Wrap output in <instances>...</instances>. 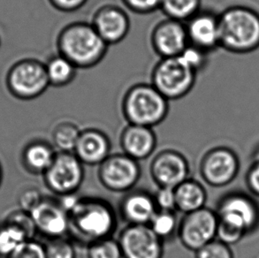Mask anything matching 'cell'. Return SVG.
Here are the masks:
<instances>
[{
    "label": "cell",
    "mask_w": 259,
    "mask_h": 258,
    "mask_svg": "<svg viewBox=\"0 0 259 258\" xmlns=\"http://www.w3.org/2000/svg\"><path fill=\"white\" fill-rule=\"evenodd\" d=\"M218 217L217 240L231 246L238 243L259 227V203L243 192L228 193L215 209Z\"/></svg>",
    "instance_id": "cell-1"
},
{
    "label": "cell",
    "mask_w": 259,
    "mask_h": 258,
    "mask_svg": "<svg viewBox=\"0 0 259 258\" xmlns=\"http://www.w3.org/2000/svg\"><path fill=\"white\" fill-rule=\"evenodd\" d=\"M58 53L70 60L78 69L92 68L101 62L109 46L91 22L74 21L60 29L56 39Z\"/></svg>",
    "instance_id": "cell-2"
},
{
    "label": "cell",
    "mask_w": 259,
    "mask_h": 258,
    "mask_svg": "<svg viewBox=\"0 0 259 258\" xmlns=\"http://www.w3.org/2000/svg\"><path fill=\"white\" fill-rule=\"evenodd\" d=\"M220 47L235 54L259 49V13L248 6L234 5L219 14Z\"/></svg>",
    "instance_id": "cell-3"
},
{
    "label": "cell",
    "mask_w": 259,
    "mask_h": 258,
    "mask_svg": "<svg viewBox=\"0 0 259 258\" xmlns=\"http://www.w3.org/2000/svg\"><path fill=\"white\" fill-rule=\"evenodd\" d=\"M68 217L69 232L87 246L94 241L112 237L117 227L115 211L112 205L98 197H80Z\"/></svg>",
    "instance_id": "cell-4"
},
{
    "label": "cell",
    "mask_w": 259,
    "mask_h": 258,
    "mask_svg": "<svg viewBox=\"0 0 259 258\" xmlns=\"http://www.w3.org/2000/svg\"><path fill=\"white\" fill-rule=\"evenodd\" d=\"M121 110L127 124L153 128L166 119L169 101L152 84L141 82L126 91Z\"/></svg>",
    "instance_id": "cell-5"
},
{
    "label": "cell",
    "mask_w": 259,
    "mask_h": 258,
    "mask_svg": "<svg viewBox=\"0 0 259 258\" xmlns=\"http://www.w3.org/2000/svg\"><path fill=\"white\" fill-rule=\"evenodd\" d=\"M7 91L14 98L29 101L41 97L50 87L45 62L23 58L12 64L5 76Z\"/></svg>",
    "instance_id": "cell-6"
},
{
    "label": "cell",
    "mask_w": 259,
    "mask_h": 258,
    "mask_svg": "<svg viewBox=\"0 0 259 258\" xmlns=\"http://www.w3.org/2000/svg\"><path fill=\"white\" fill-rule=\"evenodd\" d=\"M196 75L179 57L160 59L151 71V83L168 101L178 100L192 91Z\"/></svg>",
    "instance_id": "cell-7"
},
{
    "label": "cell",
    "mask_w": 259,
    "mask_h": 258,
    "mask_svg": "<svg viewBox=\"0 0 259 258\" xmlns=\"http://www.w3.org/2000/svg\"><path fill=\"white\" fill-rule=\"evenodd\" d=\"M218 224L216 211L203 207L196 211L184 214L180 220L177 236L184 248L196 252L216 240Z\"/></svg>",
    "instance_id": "cell-8"
},
{
    "label": "cell",
    "mask_w": 259,
    "mask_h": 258,
    "mask_svg": "<svg viewBox=\"0 0 259 258\" xmlns=\"http://www.w3.org/2000/svg\"><path fill=\"white\" fill-rule=\"evenodd\" d=\"M44 179L48 189L60 197L76 194L84 180L83 164L73 152H58Z\"/></svg>",
    "instance_id": "cell-9"
},
{
    "label": "cell",
    "mask_w": 259,
    "mask_h": 258,
    "mask_svg": "<svg viewBox=\"0 0 259 258\" xmlns=\"http://www.w3.org/2000/svg\"><path fill=\"white\" fill-rule=\"evenodd\" d=\"M139 162L126 154H111L98 165V180L109 191L130 192L141 178Z\"/></svg>",
    "instance_id": "cell-10"
},
{
    "label": "cell",
    "mask_w": 259,
    "mask_h": 258,
    "mask_svg": "<svg viewBox=\"0 0 259 258\" xmlns=\"http://www.w3.org/2000/svg\"><path fill=\"white\" fill-rule=\"evenodd\" d=\"M239 170L238 156L228 147H214L203 155L200 163L201 177L214 188L230 184L236 178Z\"/></svg>",
    "instance_id": "cell-11"
},
{
    "label": "cell",
    "mask_w": 259,
    "mask_h": 258,
    "mask_svg": "<svg viewBox=\"0 0 259 258\" xmlns=\"http://www.w3.org/2000/svg\"><path fill=\"white\" fill-rule=\"evenodd\" d=\"M123 258H163L164 241L147 225H127L119 234Z\"/></svg>",
    "instance_id": "cell-12"
},
{
    "label": "cell",
    "mask_w": 259,
    "mask_h": 258,
    "mask_svg": "<svg viewBox=\"0 0 259 258\" xmlns=\"http://www.w3.org/2000/svg\"><path fill=\"white\" fill-rule=\"evenodd\" d=\"M189 161L175 150H161L151 161L150 173L158 188L175 189L189 178Z\"/></svg>",
    "instance_id": "cell-13"
},
{
    "label": "cell",
    "mask_w": 259,
    "mask_h": 258,
    "mask_svg": "<svg viewBox=\"0 0 259 258\" xmlns=\"http://www.w3.org/2000/svg\"><path fill=\"white\" fill-rule=\"evenodd\" d=\"M151 45L160 59L180 56L189 45L185 23L169 18L159 21L152 28Z\"/></svg>",
    "instance_id": "cell-14"
},
{
    "label": "cell",
    "mask_w": 259,
    "mask_h": 258,
    "mask_svg": "<svg viewBox=\"0 0 259 258\" xmlns=\"http://www.w3.org/2000/svg\"><path fill=\"white\" fill-rule=\"evenodd\" d=\"M91 23L109 46L122 42L128 35L131 27L130 18L126 11L112 4L98 7Z\"/></svg>",
    "instance_id": "cell-15"
},
{
    "label": "cell",
    "mask_w": 259,
    "mask_h": 258,
    "mask_svg": "<svg viewBox=\"0 0 259 258\" xmlns=\"http://www.w3.org/2000/svg\"><path fill=\"white\" fill-rule=\"evenodd\" d=\"M29 214L36 232L49 240L65 237L69 233V217L58 200L44 197Z\"/></svg>",
    "instance_id": "cell-16"
},
{
    "label": "cell",
    "mask_w": 259,
    "mask_h": 258,
    "mask_svg": "<svg viewBox=\"0 0 259 258\" xmlns=\"http://www.w3.org/2000/svg\"><path fill=\"white\" fill-rule=\"evenodd\" d=\"M36 233L30 214L24 210L11 213L0 222V258H7Z\"/></svg>",
    "instance_id": "cell-17"
},
{
    "label": "cell",
    "mask_w": 259,
    "mask_h": 258,
    "mask_svg": "<svg viewBox=\"0 0 259 258\" xmlns=\"http://www.w3.org/2000/svg\"><path fill=\"white\" fill-rule=\"evenodd\" d=\"M185 24L190 45L209 53L220 47L219 14L201 9Z\"/></svg>",
    "instance_id": "cell-18"
},
{
    "label": "cell",
    "mask_w": 259,
    "mask_h": 258,
    "mask_svg": "<svg viewBox=\"0 0 259 258\" xmlns=\"http://www.w3.org/2000/svg\"><path fill=\"white\" fill-rule=\"evenodd\" d=\"M119 141L123 153L138 162L151 157L158 143L153 128L131 124L123 129Z\"/></svg>",
    "instance_id": "cell-19"
},
{
    "label": "cell",
    "mask_w": 259,
    "mask_h": 258,
    "mask_svg": "<svg viewBox=\"0 0 259 258\" xmlns=\"http://www.w3.org/2000/svg\"><path fill=\"white\" fill-rule=\"evenodd\" d=\"M111 142L101 130H81L74 153L83 164L100 165L111 155Z\"/></svg>",
    "instance_id": "cell-20"
},
{
    "label": "cell",
    "mask_w": 259,
    "mask_h": 258,
    "mask_svg": "<svg viewBox=\"0 0 259 258\" xmlns=\"http://www.w3.org/2000/svg\"><path fill=\"white\" fill-rule=\"evenodd\" d=\"M154 196L143 190L128 192L119 204V211L127 225H149L158 212Z\"/></svg>",
    "instance_id": "cell-21"
},
{
    "label": "cell",
    "mask_w": 259,
    "mask_h": 258,
    "mask_svg": "<svg viewBox=\"0 0 259 258\" xmlns=\"http://www.w3.org/2000/svg\"><path fill=\"white\" fill-rule=\"evenodd\" d=\"M57 152L49 143L37 140L26 145L21 153V162L33 175H45L55 159Z\"/></svg>",
    "instance_id": "cell-22"
},
{
    "label": "cell",
    "mask_w": 259,
    "mask_h": 258,
    "mask_svg": "<svg viewBox=\"0 0 259 258\" xmlns=\"http://www.w3.org/2000/svg\"><path fill=\"white\" fill-rule=\"evenodd\" d=\"M176 210L183 214L196 211L205 207L207 192L199 182L189 178L175 188Z\"/></svg>",
    "instance_id": "cell-23"
},
{
    "label": "cell",
    "mask_w": 259,
    "mask_h": 258,
    "mask_svg": "<svg viewBox=\"0 0 259 258\" xmlns=\"http://www.w3.org/2000/svg\"><path fill=\"white\" fill-rule=\"evenodd\" d=\"M45 65L50 86L52 87H66L72 83L77 75V67L60 53L50 57Z\"/></svg>",
    "instance_id": "cell-24"
},
{
    "label": "cell",
    "mask_w": 259,
    "mask_h": 258,
    "mask_svg": "<svg viewBox=\"0 0 259 258\" xmlns=\"http://www.w3.org/2000/svg\"><path fill=\"white\" fill-rule=\"evenodd\" d=\"M202 0H163L160 10L165 18L186 23L201 11Z\"/></svg>",
    "instance_id": "cell-25"
},
{
    "label": "cell",
    "mask_w": 259,
    "mask_h": 258,
    "mask_svg": "<svg viewBox=\"0 0 259 258\" xmlns=\"http://www.w3.org/2000/svg\"><path fill=\"white\" fill-rule=\"evenodd\" d=\"M81 129L71 121L57 124L53 129V141L60 152H73L77 144Z\"/></svg>",
    "instance_id": "cell-26"
},
{
    "label": "cell",
    "mask_w": 259,
    "mask_h": 258,
    "mask_svg": "<svg viewBox=\"0 0 259 258\" xmlns=\"http://www.w3.org/2000/svg\"><path fill=\"white\" fill-rule=\"evenodd\" d=\"M178 218L175 211L158 210L148 226L157 236L165 242L178 233Z\"/></svg>",
    "instance_id": "cell-27"
},
{
    "label": "cell",
    "mask_w": 259,
    "mask_h": 258,
    "mask_svg": "<svg viewBox=\"0 0 259 258\" xmlns=\"http://www.w3.org/2000/svg\"><path fill=\"white\" fill-rule=\"evenodd\" d=\"M87 255L88 258H123L119 241L112 237L88 245Z\"/></svg>",
    "instance_id": "cell-28"
},
{
    "label": "cell",
    "mask_w": 259,
    "mask_h": 258,
    "mask_svg": "<svg viewBox=\"0 0 259 258\" xmlns=\"http://www.w3.org/2000/svg\"><path fill=\"white\" fill-rule=\"evenodd\" d=\"M45 246L47 258H76L74 245L67 238L52 239Z\"/></svg>",
    "instance_id": "cell-29"
},
{
    "label": "cell",
    "mask_w": 259,
    "mask_h": 258,
    "mask_svg": "<svg viewBox=\"0 0 259 258\" xmlns=\"http://www.w3.org/2000/svg\"><path fill=\"white\" fill-rule=\"evenodd\" d=\"M208 55L209 53L189 44L179 58L184 62L186 66L198 73V72L206 67Z\"/></svg>",
    "instance_id": "cell-30"
},
{
    "label": "cell",
    "mask_w": 259,
    "mask_h": 258,
    "mask_svg": "<svg viewBox=\"0 0 259 258\" xmlns=\"http://www.w3.org/2000/svg\"><path fill=\"white\" fill-rule=\"evenodd\" d=\"M195 253L196 258H234L230 246L217 239Z\"/></svg>",
    "instance_id": "cell-31"
},
{
    "label": "cell",
    "mask_w": 259,
    "mask_h": 258,
    "mask_svg": "<svg viewBox=\"0 0 259 258\" xmlns=\"http://www.w3.org/2000/svg\"><path fill=\"white\" fill-rule=\"evenodd\" d=\"M7 258H47L46 246L32 239L26 241Z\"/></svg>",
    "instance_id": "cell-32"
},
{
    "label": "cell",
    "mask_w": 259,
    "mask_h": 258,
    "mask_svg": "<svg viewBox=\"0 0 259 258\" xmlns=\"http://www.w3.org/2000/svg\"><path fill=\"white\" fill-rule=\"evenodd\" d=\"M123 5L134 14H149L160 10L163 0H121Z\"/></svg>",
    "instance_id": "cell-33"
},
{
    "label": "cell",
    "mask_w": 259,
    "mask_h": 258,
    "mask_svg": "<svg viewBox=\"0 0 259 258\" xmlns=\"http://www.w3.org/2000/svg\"><path fill=\"white\" fill-rule=\"evenodd\" d=\"M153 196L158 210L176 211L175 189L158 188V191Z\"/></svg>",
    "instance_id": "cell-34"
},
{
    "label": "cell",
    "mask_w": 259,
    "mask_h": 258,
    "mask_svg": "<svg viewBox=\"0 0 259 258\" xmlns=\"http://www.w3.org/2000/svg\"><path fill=\"white\" fill-rule=\"evenodd\" d=\"M44 199L37 189H29L22 193L20 197L21 209L29 213Z\"/></svg>",
    "instance_id": "cell-35"
},
{
    "label": "cell",
    "mask_w": 259,
    "mask_h": 258,
    "mask_svg": "<svg viewBox=\"0 0 259 258\" xmlns=\"http://www.w3.org/2000/svg\"><path fill=\"white\" fill-rule=\"evenodd\" d=\"M89 0H48L50 5L62 13H74L80 10Z\"/></svg>",
    "instance_id": "cell-36"
},
{
    "label": "cell",
    "mask_w": 259,
    "mask_h": 258,
    "mask_svg": "<svg viewBox=\"0 0 259 258\" xmlns=\"http://www.w3.org/2000/svg\"><path fill=\"white\" fill-rule=\"evenodd\" d=\"M246 184L251 194L259 197V163H252L246 175Z\"/></svg>",
    "instance_id": "cell-37"
},
{
    "label": "cell",
    "mask_w": 259,
    "mask_h": 258,
    "mask_svg": "<svg viewBox=\"0 0 259 258\" xmlns=\"http://www.w3.org/2000/svg\"><path fill=\"white\" fill-rule=\"evenodd\" d=\"M252 163H259V144L256 145L252 154Z\"/></svg>",
    "instance_id": "cell-38"
},
{
    "label": "cell",
    "mask_w": 259,
    "mask_h": 258,
    "mask_svg": "<svg viewBox=\"0 0 259 258\" xmlns=\"http://www.w3.org/2000/svg\"><path fill=\"white\" fill-rule=\"evenodd\" d=\"M2 179H3V171H2V167H1V164H0V185H1V182H2Z\"/></svg>",
    "instance_id": "cell-39"
},
{
    "label": "cell",
    "mask_w": 259,
    "mask_h": 258,
    "mask_svg": "<svg viewBox=\"0 0 259 258\" xmlns=\"http://www.w3.org/2000/svg\"><path fill=\"white\" fill-rule=\"evenodd\" d=\"M0 46H1V38H0Z\"/></svg>",
    "instance_id": "cell-40"
}]
</instances>
